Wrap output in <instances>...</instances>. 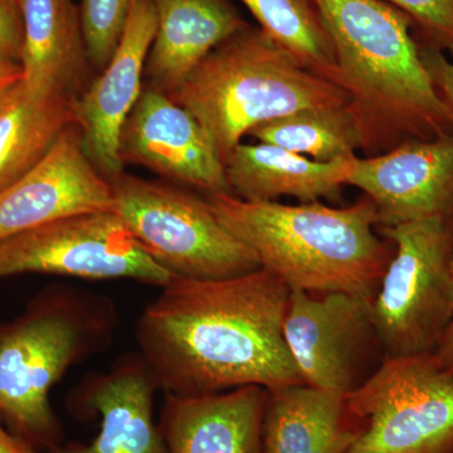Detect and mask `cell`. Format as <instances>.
<instances>
[{"label": "cell", "mask_w": 453, "mask_h": 453, "mask_svg": "<svg viewBox=\"0 0 453 453\" xmlns=\"http://www.w3.org/2000/svg\"><path fill=\"white\" fill-rule=\"evenodd\" d=\"M288 296L264 267L220 280L174 277L139 318V353L164 395L303 384L283 336Z\"/></svg>", "instance_id": "obj_1"}, {"label": "cell", "mask_w": 453, "mask_h": 453, "mask_svg": "<svg viewBox=\"0 0 453 453\" xmlns=\"http://www.w3.org/2000/svg\"><path fill=\"white\" fill-rule=\"evenodd\" d=\"M332 38L338 85L366 154L453 130L407 14L384 0H312Z\"/></svg>", "instance_id": "obj_2"}, {"label": "cell", "mask_w": 453, "mask_h": 453, "mask_svg": "<svg viewBox=\"0 0 453 453\" xmlns=\"http://www.w3.org/2000/svg\"><path fill=\"white\" fill-rule=\"evenodd\" d=\"M205 199L261 267L290 290L374 300L395 244L377 231V208L368 196L344 208L320 202H246L225 193Z\"/></svg>", "instance_id": "obj_3"}, {"label": "cell", "mask_w": 453, "mask_h": 453, "mask_svg": "<svg viewBox=\"0 0 453 453\" xmlns=\"http://www.w3.org/2000/svg\"><path fill=\"white\" fill-rule=\"evenodd\" d=\"M119 324L110 297L68 285L43 288L0 323V414L14 436L43 453L65 442L50 390L68 369L111 348Z\"/></svg>", "instance_id": "obj_4"}, {"label": "cell", "mask_w": 453, "mask_h": 453, "mask_svg": "<svg viewBox=\"0 0 453 453\" xmlns=\"http://www.w3.org/2000/svg\"><path fill=\"white\" fill-rule=\"evenodd\" d=\"M170 97L193 113L223 164L258 125L350 103L344 88L310 71L251 25L211 50Z\"/></svg>", "instance_id": "obj_5"}, {"label": "cell", "mask_w": 453, "mask_h": 453, "mask_svg": "<svg viewBox=\"0 0 453 453\" xmlns=\"http://www.w3.org/2000/svg\"><path fill=\"white\" fill-rule=\"evenodd\" d=\"M111 184L113 211L144 251L173 276L220 280L261 267L255 253L220 222L207 199L127 173Z\"/></svg>", "instance_id": "obj_6"}, {"label": "cell", "mask_w": 453, "mask_h": 453, "mask_svg": "<svg viewBox=\"0 0 453 453\" xmlns=\"http://www.w3.org/2000/svg\"><path fill=\"white\" fill-rule=\"evenodd\" d=\"M395 252L372 303L388 359L432 356L453 318V219L378 226Z\"/></svg>", "instance_id": "obj_7"}, {"label": "cell", "mask_w": 453, "mask_h": 453, "mask_svg": "<svg viewBox=\"0 0 453 453\" xmlns=\"http://www.w3.org/2000/svg\"><path fill=\"white\" fill-rule=\"evenodd\" d=\"M348 398L363 428L345 453H453V372L434 357L387 359Z\"/></svg>", "instance_id": "obj_8"}, {"label": "cell", "mask_w": 453, "mask_h": 453, "mask_svg": "<svg viewBox=\"0 0 453 453\" xmlns=\"http://www.w3.org/2000/svg\"><path fill=\"white\" fill-rule=\"evenodd\" d=\"M283 336L301 383L336 395L362 389L388 359L372 303L342 292L290 290Z\"/></svg>", "instance_id": "obj_9"}, {"label": "cell", "mask_w": 453, "mask_h": 453, "mask_svg": "<svg viewBox=\"0 0 453 453\" xmlns=\"http://www.w3.org/2000/svg\"><path fill=\"white\" fill-rule=\"evenodd\" d=\"M25 273L125 279L164 288L175 276L136 242L113 211L79 214L0 242V279Z\"/></svg>", "instance_id": "obj_10"}, {"label": "cell", "mask_w": 453, "mask_h": 453, "mask_svg": "<svg viewBox=\"0 0 453 453\" xmlns=\"http://www.w3.org/2000/svg\"><path fill=\"white\" fill-rule=\"evenodd\" d=\"M119 157L205 195H232L225 164L201 124L165 92L145 85L122 127Z\"/></svg>", "instance_id": "obj_11"}, {"label": "cell", "mask_w": 453, "mask_h": 453, "mask_svg": "<svg viewBox=\"0 0 453 453\" xmlns=\"http://www.w3.org/2000/svg\"><path fill=\"white\" fill-rule=\"evenodd\" d=\"M347 186L374 203L378 226L453 219V130L434 139L405 140L365 159L357 157Z\"/></svg>", "instance_id": "obj_12"}, {"label": "cell", "mask_w": 453, "mask_h": 453, "mask_svg": "<svg viewBox=\"0 0 453 453\" xmlns=\"http://www.w3.org/2000/svg\"><path fill=\"white\" fill-rule=\"evenodd\" d=\"M105 211H113L111 181L88 159L73 124L40 162L0 192V242L55 220Z\"/></svg>", "instance_id": "obj_13"}, {"label": "cell", "mask_w": 453, "mask_h": 453, "mask_svg": "<svg viewBox=\"0 0 453 453\" xmlns=\"http://www.w3.org/2000/svg\"><path fill=\"white\" fill-rule=\"evenodd\" d=\"M157 390L142 354H124L109 371L88 375L67 398L76 418H100L97 436L88 443L64 442L47 453H168L154 417Z\"/></svg>", "instance_id": "obj_14"}, {"label": "cell", "mask_w": 453, "mask_h": 453, "mask_svg": "<svg viewBox=\"0 0 453 453\" xmlns=\"http://www.w3.org/2000/svg\"><path fill=\"white\" fill-rule=\"evenodd\" d=\"M157 26L153 0H134L109 65L76 100L77 125L85 153L110 181L125 173L118 153L119 140L144 88L142 76Z\"/></svg>", "instance_id": "obj_15"}, {"label": "cell", "mask_w": 453, "mask_h": 453, "mask_svg": "<svg viewBox=\"0 0 453 453\" xmlns=\"http://www.w3.org/2000/svg\"><path fill=\"white\" fill-rule=\"evenodd\" d=\"M164 395L157 423L168 453H264L266 389L262 387L201 396Z\"/></svg>", "instance_id": "obj_16"}, {"label": "cell", "mask_w": 453, "mask_h": 453, "mask_svg": "<svg viewBox=\"0 0 453 453\" xmlns=\"http://www.w3.org/2000/svg\"><path fill=\"white\" fill-rule=\"evenodd\" d=\"M22 81L32 91L77 100L91 83L80 8L73 0H19Z\"/></svg>", "instance_id": "obj_17"}, {"label": "cell", "mask_w": 453, "mask_h": 453, "mask_svg": "<svg viewBox=\"0 0 453 453\" xmlns=\"http://www.w3.org/2000/svg\"><path fill=\"white\" fill-rule=\"evenodd\" d=\"M153 2L157 26L146 59V85L169 96L211 50L250 25L229 0Z\"/></svg>", "instance_id": "obj_18"}, {"label": "cell", "mask_w": 453, "mask_h": 453, "mask_svg": "<svg viewBox=\"0 0 453 453\" xmlns=\"http://www.w3.org/2000/svg\"><path fill=\"white\" fill-rule=\"evenodd\" d=\"M362 428L348 395L303 384L266 389L264 453H345Z\"/></svg>", "instance_id": "obj_19"}, {"label": "cell", "mask_w": 453, "mask_h": 453, "mask_svg": "<svg viewBox=\"0 0 453 453\" xmlns=\"http://www.w3.org/2000/svg\"><path fill=\"white\" fill-rule=\"evenodd\" d=\"M316 162L280 146L240 142L225 163L232 193L246 202H277L292 196L300 203L336 198L347 186L354 160Z\"/></svg>", "instance_id": "obj_20"}, {"label": "cell", "mask_w": 453, "mask_h": 453, "mask_svg": "<svg viewBox=\"0 0 453 453\" xmlns=\"http://www.w3.org/2000/svg\"><path fill=\"white\" fill-rule=\"evenodd\" d=\"M77 124L76 100L40 94L20 80L0 96V192L44 157Z\"/></svg>", "instance_id": "obj_21"}, {"label": "cell", "mask_w": 453, "mask_h": 453, "mask_svg": "<svg viewBox=\"0 0 453 453\" xmlns=\"http://www.w3.org/2000/svg\"><path fill=\"white\" fill-rule=\"evenodd\" d=\"M247 136L324 163L350 159L362 149V136L348 106L303 110L258 125Z\"/></svg>", "instance_id": "obj_22"}, {"label": "cell", "mask_w": 453, "mask_h": 453, "mask_svg": "<svg viewBox=\"0 0 453 453\" xmlns=\"http://www.w3.org/2000/svg\"><path fill=\"white\" fill-rule=\"evenodd\" d=\"M242 2L257 19L259 28L296 57L301 65L338 85V62L332 38L312 0Z\"/></svg>", "instance_id": "obj_23"}, {"label": "cell", "mask_w": 453, "mask_h": 453, "mask_svg": "<svg viewBox=\"0 0 453 453\" xmlns=\"http://www.w3.org/2000/svg\"><path fill=\"white\" fill-rule=\"evenodd\" d=\"M134 0H82L80 17L89 64L105 70L121 40Z\"/></svg>", "instance_id": "obj_24"}, {"label": "cell", "mask_w": 453, "mask_h": 453, "mask_svg": "<svg viewBox=\"0 0 453 453\" xmlns=\"http://www.w3.org/2000/svg\"><path fill=\"white\" fill-rule=\"evenodd\" d=\"M418 27L428 46L453 55V0H384Z\"/></svg>", "instance_id": "obj_25"}, {"label": "cell", "mask_w": 453, "mask_h": 453, "mask_svg": "<svg viewBox=\"0 0 453 453\" xmlns=\"http://www.w3.org/2000/svg\"><path fill=\"white\" fill-rule=\"evenodd\" d=\"M23 19L19 0H0V62L20 64Z\"/></svg>", "instance_id": "obj_26"}, {"label": "cell", "mask_w": 453, "mask_h": 453, "mask_svg": "<svg viewBox=\"0 0 453 453\" xmlns=\"http://www.w3.org/2000/svg\"><path fill=\"white\" fill-rule=\"evenodd\" d=\"M421 56L426 70L431 77L438 96L449 112L453 127V64L446 58L442 50L434 49L428 44L421 47Z\"/></svg>", "instance_id": "obj_27"}, {"label": "cell", "mask_w": 453, "mask_h": 453, "mask_svg": "<svg viewBox=\"0 0 453 453\" xmlns=\"http://www.w3.org/2000/svg\"><path fill=\"white\" fill-rule=\"evenodd\" d=\"M432 357L443 369L453 372V318L438 340Z\"/></svg>", "instance_id": "obj_28"}, {"label": "cell", "mask_w": 453, "mask_h": 453, "mask_svg": "<svg viewBox=\"0 0 453 453\" xmlns=\"http://www.w3.org/2000/svg\"><path fill=\"white\" fill-rule=\"evenodd\" d=\"M0 453H41L9 431L0 414Z\"/></svg>", "instance_id": "obj_29"}, {"label": "cell", "mask_w": 453, "mask_h": 453, "mask_svg": "<svg viewBox=\"0 0 453 453\" xmlns=\"http://www.w3.org/2000/svg\"><path fill=\"white\" fill-rule=\"evenodd\" d=\"M23 77L22 65L14 62H0V96Z\"/></svg>", "instance_id": "obj_30"}, {"label": "cell", "mask_w": 453, "mask_h": 453, "mask_svg": "<svg viewBox=\"0 0 453 453\" xmlns=\"http://www.w3.org/2000/svg\"><path fill=\"white\" fill-rule=\"evenodd\" d=\"M451 281H452V294H453V251H452V257H451Z\"/></svg>", "instance_id": "obj_31"}]
</instances>
